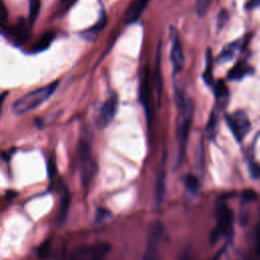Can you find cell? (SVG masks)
I'll return each instance as SVG.
<instances>
[{
  "label": "cell",
  "instance_id": "1",
  "mask_svg": "<svg viewBox=\"0 0 260 260\" xmlns=\"http://www.w3.org/2000/svg\"><path fill=\"white\" fill-rule=\"evenodd\" d=\"M176 101L179 108L178 115V124H177V143H178V159H182L185 148L188 142L189 133L191 129L193 114H194V105L190 99L185 98L181 92H177Z\"/></svg>",
  "mask_w": 260,
  "mask_h": 260
},
{
  "label": "cell",
  "instance_id": "2",
  "mask_svg": "<svg viewBox=\"0 0 260 260\" xmlns=\"http://www.w3.org/2000/svg\"><path fill=\"white\" fill-rule=\"evenodd\" d=\"M58 84V81H54L46 86H43L22 95L12 105V112L15 115H22L30 112L31 110H35L51 98V95L57 89Z\"/></svg>",
  "mask_w": 260,
  "mask_h": 260
},
{
  "label": "cell",
  "instance_id": "3",
  "mask_svg": "<svg viewBox=\"0 0 260 260\" xmlns=\"http://www.w3.org/2000/svg\"><path fill=\"white\" fill-rule=\"evenodd\" d=\"M111 245L108 243H98L90 246L77 248L69 260H106Z\"/></svg>",
  "mask_w": 260,
  "mask_h": 260
},
{
  "label": "cell",
  "instance_id": "4",
  "mask_svg": "<svg viewBox=\"0 0 260 260\" xmlns=\"http://www.w3.org/2000/svg\"><path fill=\"white\" fill-rule=\"evenodd\" d=\"M215 214L217 225L212 233V241H216L220 235H229L233 228V212L225 204L217 206Z\"/></svg>",
  "mask_w": 260,
  "mask_h": 260
},
{
  "label": "cell",
  "instance_id": "5",
  "mask_svg": "<svg viewBox=\"0 0 260 260\" xmlns=\"http://www.w3.org/2000/svg\"><path fill=\"white\" fill-rule=\"evenodd\" d=\"M164 235V224L156 221L152 224L148 235L143 260H158V246Z\"/></svg>",
  "mask_w": 260,
  "mask_h": 260
},
{
  "label": "cell",
  "instance_id": "6",
  "mask_svg": "<svg viewBox=\"0 0 260 260\" xmlns=\"http://www.w3.org/2000/svg\"><path fill=\"white\" fill-rule=\"evenodd\" d=\"M226 123L235 138L239 142L242 141V139L250 130V121L248 116L242 111H238L233 115L226 116Z\"/></svg>",
  "mask_w": 260,
  "mask_h": 260
},
{
  "label": "cell",
  "instance_id": "7",
  "mask_svg": "<svg viewBox=\"0 0 260 260\" xmlns=\"http://www.w3.org/2000/svg\"><path fill=\"white\" fill-rule=\"evenodd\" d=\"M78 152L81 161V181L83 185H87L95 173V164L92 160L90 148L86 142L81 141Z\"/></svg>",
  "mask_w": 260,
  "mask_h": 260
},
{
  "label": "cell",
  "instance_id": "8",
  "mask_svg": "<svg viewBox=\"0 0 260 260\" xmlns=\"http://www.w3.org/2000/svg\"><path fill=\"white\" fill-rule=\"evenodd\" d=\"M170 39L172 42L171 60L173 63V69L175 73H179L184 66V54L178 30L173 26L170 27Z\"/></svg>",
  "mask_w": 260,
  "mask_h": 260
},
{
  "label": "cell",
  "instance_id": "9",
  "mask_svg": "<svg viewBox=\"0 0 260 260\" xmlns=\"http://www.w3.org/2000/svg\"><path fill=\"white\" fill-rule=\"evenodd\" d=\"M118 109V98L115 93H112L106 102L103 104L100 115H99V124L102 127H107L112 120L114 119Z\"/></svg>",
  "mask_w": 260,
  "mask_h": 260
},
{
  "label": "cell",
  "instance_id": "10",
  "mask_svg": "<svg viewBox=\"0 0 260 260\" xmlns=\"http://www.w3.org/2000/svg\"><path fill=\"white\" fill-rule=\"evenodd\" d=\"M166 180H167V154L164 155L157 176L155 179V186H154V202L156 206H159L165 198L166 193Z\"/></svg>",
  "mask_w": 260,
  "mask_h": 260
},
{
  "label": "cell",
  "instance_id": "11",
  "mask_svg": "<svg viewBox=\"0 0 260 260\" xmlns=\"http://www.w3.org/2000/svg\"><path fill=\"white\" fill-rule=\"evenodd\" d=\"M149 0H135L129 6L126 14H125V23L129 24L136 21L142 12L144 11L146 5L148 4Z\"/></svg>",
  "mask_w": 260,
  "mask_h": 260
},
{
  "label": "cell",
  "instance_id": "12",
  "mask_svg": "<svg viewBox=\"0 0 260 260\" xmlns=\"http://www.w3.org/2000/svg\"><path fill=\"white\" fill-rule=\"evenodd\" d=\"M150 86H149V77L148 72L146 71L144 74V78L140 85V101L143 104L147 117L149 119V101H150Z\"/></svg>",
  "mask_w": 260,
  "mask_h": 260
},
{
  "label": "cell",
  "instance_id": "13",
  "mask_svg": "<svg viewBox=\"0 0 260 260\" xmlns=\"http://www.w3.org/2000/svg\"><path fill=\"white\" fill-rule=\"evenodd\" d=\"M55 38V35L53 32H46L36 44L35 46L31 48V51L34 53H37V52H41V51H44L46 50L52 43V41L54 40Z\"/></svg>",
  "mask_w": 260,
  "mask_h": 260
},
{
  "label": "cell",
  "instance_id": "14",
  "mask_svg": "<svg viewBox=\"0 0 260 260\" xmlns=\"http://www.w3.org/2000/svg\"><path fill=\"white\" fill-rule=\"evenodd\" d=\"M205 70L203 73V79L206 84L211 85L212 84V55L210 50H207L206 52V59H205Z\"/></svg>",
  "mask_w": 260,
  "mask_h": 260
},
{
  "label": "cell",
  "instance_id": "15",
  "mask_svg": "<svg viewBox=\"0 0 260 260\" xmlns=\"http://www.w3.org/2000/svg\"><path fill=\"white\" fill-rule=\"evenodd\" d=\"M10 35L17 42H24L28 38L29 32H28V29L25 27V25H23L21 23V24H17L15 27L11 28Z\"/></svg>",
  "mask_w": 260,
  "mask_h": 260
},
{
  "label": "cell",
  "instance_id": "16",
  "mask_svg": "<svg viewBox=\"0 0 260 260\" xmlns=\"http://www.w3.org/2000/svg\"><path fill=\"white\" fill-rule=\"evenodd\" d=\"M248 72H249V67L243 64H237L229 72V78L232 80H239V79H242L245 75H247Z\"/></svg>",
  "mask_w": 260,
  "mask_h": 260
},
{
  "label": "cell",
  "instance_id": "17",
  "mask_svg": "<svg viewBox=\"0 0 260 260\" xmlns=\"http://www.w3.org/2000/svg\"><path fill=\"white\" fill-rule=\"evenodd\" d=\"M28 23L32 25L38 18L40 8H41V0H29V7H28Z\"/></svg>",
  "mask_w": 260,
  "mask_h": 260
},
{
  "label": "cell",
  "instance_id": "18",
  "mask_svg": "<svg viewBox=\"0 0 260 260\" xmlns=\"http://www.w3.org/2000/svg\"><path fill=\"white\" fill-rule=\"evenodd\" d=\"M68 204H69V196L67 193V190H64L63 196H62V203H61V208L59 211V217L58 221L60 224H62L66 220L67 216V210H68Z\"/></svg>",
  "mask_w": 260,
  "mask_h": 260
},
{
  "label": "cell",
  "instance_id": "19",
  "mask_svg": "<svg viewBox=\"0 0 260 260\" xmlns=\"http://www.w3.org/2000/svg\"><path fill=\"white\" fill-rule=\"evenodd\" d=\"M237 49H238V48H237V44H236V43L229 45L228 47H225V48L222 50V52H221L220 55L218 56V61H223V62H225V61H229V60L233 59L234 54H235V52H236Z\"/></svg>",
  "mask_w": 260,
  "mask_h": 260
},
{
  "label": "cell",
  "instance_id": "20",
  "mask_svg": "<svg viewBox=\"0 0 260 260\" xmlns=\"http://www.w3.org/2000/svg\"><path fill=\"white\" fill-rule=\"evenodd\" d=\"M106 23H107V17H106L105 14H103L102 17L100 18V20H99L92 27H90L89 29H87L86 31H84V35H88V36L90 37V36H92V35L99 34V32L105 27Z\"/></svg>",
  "mask_w": 260,
  "mask_h": 260
},
{
  "label": "cell",
  "instance_id": "21",
  "mask_svg": "<svg viewBox=\"0 0 260 260\" xmlns=\"http://www.w3.org/2000/svg\"><path fill=\"white\" fill-rule=\"evenodd\" d=\"M185 185L189 192L196 193L199 188V181L194 175H188L185 179Z\"/></svg>",
  "mask_w": 260,
  "mask_h": 260
},
{
  "label": "cell",
  "instance_id": "22",
  "mask_svg": "<svg viewBox=\"0 0 260 260\" xmlns=\"http://www.w3.org/2000/svg\"><path fill=\"white\" fill-rule=\"evenodd\" d=\"M212 0H196V3H195V10H196V13L201 17V16H204L205 13L207 12L208 8H209V5L211 3Z\"/></svg>",
  "mask_w": 260,
  "mask_h": 260
},
{
  "label": "cell",
  "instance_id": "23",
  "mask_svg": "<svg viewBox=\"0 0 260 260\" xmlns=\"http://www.w3.org/2000/svg\"><path fill=\"white\" fill-rule=\"evenodd\" d=\"M216 123H217V116H216L215 111H213L210 115V118H209V121H208L207 127H206L208 135H213L214 134V131H215V128H216Z\"/></svg>",
  "mask_w": 260,
  "mask_h": 260
},
{
  "label": "cell",
  "instance_id": "24",
  "mask_svg": "<svg viewBox=\"0 0 260 260\" xmlns=\"http://www.w3.org/2000/svg\"><path fill=\"white\" fill-rule=\"evenodd\" d=\"M214 92H215V95L217 98H223V96L226 95L228 89H226L225 84L221 80H219V81H217L215 83V85H214Z\"/></svg>",
  "mask_w": 260,
  "mask_h": 260
},
{
  "label": "cell",
  "instance_id": "25",
  "mask_svg": "<svg viewBox=\"0 0 260 260\" xmlns=\"http://www.w3.org/2000/svg\"><path fill=\"white\" fill-rule=\"evenodd\" d=\"M229 19V13L225 11V10H221L218 15H217V20H216V24H217V27L220 29L221 27L224 26V24L226 23Z\"/></svg>",
  "mask_w": 260,
  "mask_h": 260
},
{
  "label": "cell",
  "instance_id": "26",
  "mask_svg": "<svg viewBox=\"0 0 260 260\" xmlns=\"http://www.w3.org/2000/svg\"><path fill=\"white\" fill-rule=\"evenodd\" d=\"M249 172L253 179H259L260 178V166L256 162H250L249 164Z\"/></svg>",
  "mask_w": 260,
  "mask_h": 260
},
{
  "label": "cell",
  "instance_id": "27",
  "mask_svg": "<svg viewBox=\"0 0 260 260\" xmlns=\"http://www.w3.org/2000/svg\"><path fill=\"white\" fill-rule=\"evenodd\" d=\"M246 7H247V9H250V10L260 7V0H249Z\"/></svg>",
  "mask_w": 260,
  "mask_h": 260
},
{
  "label": "cell",
  "instance_id": "28",
  "mask_svg": "<svg viewBox=\"0 0 260 260\" xmlns=\"http://www.w3.org/2000/svg\"><path fill=\"white\" fill-rule=\"evenodd\" d=\"M243 196L245 199H254L256 197V194L252 190H247L244 192Z\"/></svg>",
  "mask_w": 260,
  "mask_h": 260
},
{
  "label": "cell",
  "instance_id": "29",
  "mask_svg": "<svg viewBox=\"0 0 260 260\" xmlns=\"http://www.w3.org/2000/svg\"><path fill=\"white\" fill-rule=\"evenodd\" d=\"M6 15H7V12H6L5 6L3 5V7H2V14H1V18H2V23H4V21L6 20Z\"/></svg>",
  "mask_w": 260,
  "mask_h": 260
},
{
  "label": "cell",
  "instance_id": "30",
  "mask_svg": "<svg viewBox=\"0 0 260 260\" xmlns=\"http://www.w3.org/2000/svg\"><path fill=\"white\" fill-rule=\"evenodd\" d=\"M62 1H63V2H64V1H67V0H62Z\"/></svg>",
  "mask_w": 260,
  "mask_h": 260
}]
</instances>
